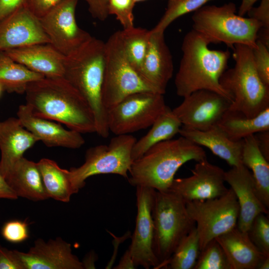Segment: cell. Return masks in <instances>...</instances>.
Segmentation results:
<instances>
[{
  "instance_id": "obj_39",
  "label": "cell",
  "mask_w": 269,
  "mask_h": 269,
  "mask_svg": "<svg viewBox=\"0 0 269 269\" xmlns=\"http://www.w3.org/2000/svg\"><path fill=\"white\" fill-rule=\"evenodd\" d=\"M0 269H25L19 251L0 245Z\"/></svg>"
},
{
  "instance_id": "obj_32",
  "label": "cell",
  "mask_w": 269,
  "mask_h": 269,
  "mask_svg": "<svg viewBox=\"0 0 269 269\" xmlns=\"http://www.w3.org/2000/svg\"><path fill=\"white\" fill-rule=\"evenodd\" d=\"M200 252L199 238L195 226L181 240L163 268L193 269Z\"/></svg>"
},
{
  "instance_id": "obj_10",
  "label": "cell",
  "mask_w": 269,
  "mask_h": 269,
  "mask_svg": "<svg viewBox=\"0 0 269 269\" xmlns=\"http://www.w3.org/2000/svg\"><path fill=\"white\" fill-rule=\"evenodd\" d=\"M186 206L195 223L200 251L211 241L237 226L239 207L231 188L220 197L187 202Z\"/></svg>"
},
{
  "instance_id": "obj_15",
  "label": "cell",
  "mask_w": 269,
  "mask_h": 269,
  "mask_svg": "<svg viewBox=\"0 0 269 269\" xmlns=\"http://www.w3.org/2000/svg\"><path fill=\"white\" fill-rule=\"evenodd\" d=\"M192 175L174 178L168 190L179 195L186 202L221 196L228 189L225 185V171L206 158L197 161Z\"/></svg>"
},
{
  "instance_id": "obj_2",
  "label": "cell",
  "mask_w": 269,
  "mask_h": 269,
  "mask_svg": "<svg viewBox=\"0 0 269 269\" xmlns=\"http://www.w3.org/2000/svg\"><path fill=\"white\" fill-rule=\"evenodd\" d=\"M209 42L193 29L184 36L182 56L174 83L177 95L185 97L200 90L216 92L231 103L232 98L222 88L219 80L228 67L229 50H212Z\"/></svg>"
},
{
  "instance_id": "obj_27",
  "label": "cell",
  "mask_w": 269,
  "mask_h": 269,
  "mask_svg": "<svg viewBox=\"0 0 269 269\" xmlns=\"http://www.w3.org/2000/svg\"><path fill=\"white\" fill-rule=\"evenodd\" d=\"M242 162L251 169L258 196L269 208V163L261 152L254 134L243 139Z\"/></svg>"
},
{
  "instance_id": "obj_19",
  "label": "cell",
  "mask_w": 269,
  "mask_h": 269,
  "mask_svg": "<svg viewBox=\"0 0 269 269\" xmlns=\"http://www.w3.org/2000/svg\"><path fill=\"white\" fill-rule=\"evenodd\" d=\"M17 118L22 125L48 147L71 149L81 147L85 140L80 133L62 127L59 124L35 116L27 105H20Z\"/></svg>"
},
{
  "instance_id": "obj_48",
  "label": "cell",
  "mask_w": 269,
  "mask_h": 269,
  "mask_svg": "<svg viewBox=\"0 0 269 269\" xmlns=\"http://www.w3.org/2000/svg\"><path fill=\"white\" fill-rule=\"evenodd\" d=\"M259 0H242L239 8L238 14L243 16L254 6L255 3Z\"/></svg>"
},
{
  "instance_id": "obj_40",
  "label": "cell",
  "mask_w": 269,
  "mask_h": 269,
  "mask_svg": "<svg viewBox=\"0 0 269 269\" xmlns=\"http://www.w3.org/2000/svg\"><path fill=\"white\" fill-rule=\"evenodd\" d=\"M64 0H26L25 6L38 18H41Z\"/></svg>"
},
{
  "instance_id": "obj_1",
  "label": "cell",
  "mask_w": 269,
  "mask_h": 269,
  "mask_svg": "<svg viewBox=\"0 0 269 269\" xmlns=\"http://www.w3.org/2000/svg\"><path fill=\"white\" fill-rule=\"evenodd\" d=\"M26 104L36 116L62 123L81 134L96 132L93 110L64 77H44L30 83Z\"/></svg>"
},
{
  "instance_id": "obj_6",
  "label": "cell",
  "mask_w": 269,
  "mask_h": 269,
  "mask_svg": "<svg viewBox=\"0 0 269 269\" xmlns=\"http://www.w3.org/2000/svg\"><path fill=\"white\" fill-rule=\"evenodd\" d=\"M236 11L232 2L221 6L205 5L193 12L192 29L210 44L224 43L231 48L241 44L254 48L261 24L254 18L237 14Z\"/></svg>"
},
{
  "instance_id": "obj_22",
  "label": "cell",
  "mask_w": 269,
  "mask_h": 269,
  "mask_svg": "<svg viewBox=\"0 0 269 269\" xmlns=\"http://www.w3.org/2000/svg\"><path fill=\"white\" fill-rule=\"evenodd\" d=\"M3 52L45 77L64 76L65 56L49 43L33 44Z\"/></svg>"
},
{
  "instance_id": "obj_16",
  "label": "cell",
  "mask_w": 269,
  "mask_h": 269,
  "mask_svg": "<svg viewBox=\"0 0 269 269\" xmlns=\"http://www.w3.org/2000/svg\"><path fill=\"white\" fill-rule=\"evenodd\" d=\"M49 43L39 18L25 6L0 21V52Z\"/></svg>"
},
{
  "instance_id": "obj_5",
  "label": "cell",
  "mask_w": 269,
  "mask_h": 269,
  "mask_svg": "<svg viewBox=\"0 0 269 269\" xmlns=\"http://www.w3.org/2000/svg\"><path fill=\"white\" fill-rule=\"evenodd\" d=\"M232 49L234 66L226 70L219 82L232 98L229 109L254 117L269 107V86L256 71L251 47L238 44Z\"/></svg>"
},
{
  "instance_id": "obj_18",
  "label": "cell",
  "mask_w": 269,
  "mask_h": 269,
  "mask_svg": "<svg viewBox=\"0 0 269 269\" xmlns=\"http://www.w3.org/2000/svg\"><path fill=\"white\" fill-rule=\"evenodd\" d=\"M225 180L234 192L238 202L237 227L247 232L254 218L262 213L269 215V209L258 196L252 173L243 164L225 171Z\"/></svg>"
},
{
  "instance_id": "obj_43",
  "label": "cell",
  "mask_w": 269,
  "mask_h": 269,
  "mask_svg": "<svg viewBox=\"0 0 269 269\" xmlns=\"http://www.w3.org/2000/svg\"><path fill=\"white\" fill-rule=\"evenodd\" d=\"M26 0H0V21L25 6Z\"/></svg>"
},
{
  "instance_id": "obj_28",
  "label": "cell",
  "mask_w": 269,
  "mask_h": 269,
  "mask_svg": "<svg viewBox=\"0 0 269 269\" xmlns=\"http://www.w3.org/2000/svg\"><path fill=\"white\" fill-rule=\"evenodd\" d=\"M148 133L134 145L132 157L134 161L148 149L161 141L171 139L179 133L182 124L169 107L157 117Z\"/></svg>"
},
{
  "instance_id": "obj_24",
  "label": "cell",
  "mask_w": 269,
  "mask_h": 269,
  "mask_svg": "<svg viewBox=\"0 0 269 269\" xmlns=\"http://www.w3.org/2000/svg\"><path fill=\"white\" fill-rule=\"evenodd\" d=\"M179 134L194 143L208 148L215 155L232 167L242 164L243 139L231 140L217 126L206 131H199L181 126Z\"/></svg>"
},
{
  "instance_id": "obj_13",
  "label": "cell",
  "mask_w": 269,
  "mask_h": 269,
  "mask_svg": "<svg viewBox=\"0 0 269 269\" xmlns=\"http://www.w3.org/2000/svg\"><path fill=\"white\" fill-rule=\"evenodd\" d=\"M231 104L216 92L200 90L184 97L182 102L172 111L182 127L206 131L216 126Z\"/></svg>"
},
{
  "instance_id": "obj_51",
  "label": "cell",
  "mask_w": 269,
  "mask_h": 269,
  "mask_svg": "<svg viewBox=\"0 0 269 269\" xmlns=\"http://www.w3.org/2000/svg\"><path fill=\"white\" fill-rule=\"evenodd\" d=\"M3 91V89L1 86V85L0 84V96L2 92Z\"/></svg>"
},
{
  "instance_id": "obj_31",
  "label": "cell",
  "mask_w": 269,
  "mask_h": 269,
  "mask_svg": "<svg viewBox=\"0 0 269 269\" xmlns=\"http://www.w3.org/2000/svg\"><path fill=\"white\" fill-rule=\"evenodd\" d=\"M121 31L126 57L131 66L139 74L147 50L150 30L134 26Z\"/></svg>"
},
{
  "instance_id": "obj_49",
  "label": "cell",
  "mask_w": 269,
  "mask_h": 269,
  "mask_svg": "<svg viewBox=\"0 0 269 269\" xmlns=\"http://www.w3.org/2000/svg\"><path fill=\"white\" fill-rule=\"evenodd\" d=\"M257 40L269 47V29L261 27L258 32Z\"/></svg>"
},
{
  "instance_id": "obj_23",
  "label": "cell",
  "mask_w": 269,
  "mask_h": 269,
  "mask_svg": "<svg viewBox=\"0 0 269 269\" xmlns=\"http://www.w3.org/2000/svg\"><path fill=\"white\" fill-rule=\"evenodd\" d=\"M216 240L225 252L232 269H258L264 255L250 240L248 232L236 226Z\"/></svg>"
},
{
  "instance_id": "obj_45",
  "label": "cell",
  "mask_w": 269,
  "mask_h": 269,
  "mask_svg": "<svg viewBox=\"0 0 269 269\" xmlns=\"http://www.w3.org/2000/svg\"><path fill=\"white\" fill-rule=\"evenodd\" d=\"M18 197L7 184L0 170V199H17Z\"/></svg>"
},
{
  "instance_id": "obj_52",
  "label": "cell",
  "mask_w": 269,
  "mask_h": 269,
  "mask_svg": "<svg viewBox=\"0 0 269 269\" xmlns=\"http://www.w3.org/2000/svg\"><path fill=\"white\" fill-rule=\"evenodd\" d=\"M135 3L140 1H143L146 0H133Z\"/></svg>"
},
{
  "instance_id": "obj_41",
  "label": "cell",
  "mask_w": 269,
  "mask_h": 269,
  "mask_svg": "<svg viewBox=\"0 0 269 269\" xmlns=\"http://www.w3.org/2000/svg\"><path fill=\"white\" fill-rule=\"evenodd\" d=\"M247 13L259 22L262 28L269 29V0H261L258 6H253Z\"/></svg>"
},
{
  "instance_id": "obj_35",
  "label": "cell",
  "mask_w": 269,
  "mask_h": 269,
  "mask_svg": "<svg viewBox=\"0 0 269 269\" xmlns=\"http://www.w3.org/2000/svg\"><path fill=\"white\" fill-rule=\"evenodd\" d=\"M248 236L264 255L269 256V219L268 215L262 213L253 220L248 231Z\"/></svg>"
},
{
  "instance_id": "obj_34",
  "label": "cell",
  "mask_w": 269,
  "mask_h": 269,
  "mask_svg": "<svg viewBox=\"0 0 269 269\" xmlns=\"http://www.w3.org/2000/svg\"><path fill=\"white\" fill-rule=\"evenodd\" d=\"M193 269H232L223 249L212 240L202 250Z\"/></svg>"
},
{
  "instance_id": "obj_3",
  "label": "cell",
  "mask_w": 269,
  "mask_h": 269,
  "mask_svg": "<svg viewBox=\"0 0 269 269\" xmlns=\"http://www.w3.org/2000/svg\"><path fill=\"white\" fill-rule=\"evenodd\" d=\"M206 158L201 146L183 136L164 140L133 161L128 179L135 187L167 191L182 165L190 160L197 162Z\"/></svg>"
},
{
  "instance_id": "obj_12",
  "label": "cell",
  "mask_w": 269,
  "mask_h": 269,
  "mask_svg": "<svg viewBox=\"0 0 269 269\" xmlns=\"http://www.w3.org/2000/svg\"><path fill=\"white\" fill-rule=\"evenodd\" d=\"M79 0H64L40 18L49 44L65 57L83 46L92 36L77 23L76 8Z\"/></svg>"
},
{
  "instance_id": "obj_9",
  "label": "cell",
  "mask_w": 269,
  "mask_h": 269,
  "mask_svg": "<svg viewBox=\"0 0 269 269\" xmlns=\"http://www.w3.org/2000/svg\"><path fill=\"white\" fill-rule=\"evenodd\" d=\"M136 138L129 134L116 135L108 145L91 147L85 154L84 163L69 170L71 181L79 191L89 177L103 174H115L128 178L134 161L132 151Z\"/></svg>"
},
{
  "instance_id": "obj_33",
  "label": "cell",
  "mask_w": 269,
  "mask_h": 269,
  "mask_svg": "<svg viewBox=\"0 0 269 269\" xmlns=\"http://www.w3.org/2000/svg\"><path fill=\"white\" fill-rule=\"evenodd\" d=\"M165 11L156 25L151 30L164 32L166 28L178 17L194 12L212 0H167Z\"/></svg>"
},
{
  "instance_id": "obj_11",
  "label": "cell",
  "mask_w": 269,
  "mask_h": 269,
  "mask_svg": "<svg viewBox=\"0 0 269 269\" xmlns=\"http://www.w3.org/2000/svg\"><path fill=\"white\" fill-rule=\"evenodd\" d=\"M166 107L163 94L150 91L132 94L107 110L109 130L121 135L146 129Z\"/></svg>"
},
{
  "instance_id": "obj_8",
  "label": "cell",
  "mask_w": 269,
  "mask_h": 269,
  "mask_svg": "<svg viewBox=\"0 0 269 269\" xmlns=\"http://www.w3.org/2000/svg\"><path fill=\"white\" fill-rule=\"evenodd\" d=\"M142 91L157 93L130 64L124 51L121 31H117L105 42L103 104L107 110L129 95Z\"/></svg>"
},
{
  "instance_id": "obj_37",
  "label": "cell",
  "mask_w": 269,
  "mask_h": 269,
  "mask_svg": "<svg viewBox=\"0 0 269 269\" xmlns=\"http://www.w3.org/2000/svg\"><path fill=\"white\" fill-rule=\"evenodd\" d=\"M254 63L256 71L263 82L269 86V47L259 40L252 48Z\"/></svg>"
},
{
  "instance_id": "obj_36",
  "label": "cell",
  "mask_w": 269,
  "mask_h": 269,
  "mask_svg": "<svg viewBox=\"0 0 269 269\" xmlns=\"http://www.w3.org/2000/svg\"><path fill=\"white\" fill-rule=\"evenodd\" d=\"M135 3L133 0H109V15H115L122 25L123 29L132 28L134 26L133 10Z\"/></svg>"
},
{
  "instance_id": "obj_25",
  "label": "cell",
  "mask_w": 269,
  "mask_h": 269,
  "mask_svg": "<svg viewBox=\"0 0 269 269\" xmlns=\"http://www.w3.org/2000/svg\"><path fill=\"white\" fill-rule=\"evenodd\" d=\"M5 179L18 197L34 201L49 198L37 163L24 156L15 163Z\"/></svg>"
},
{
  "instance_id": "obj_30",
  "label": "cell",
  "mask_w": 269,
  "mask_h": 269,
  "mask_svg": "<svg viewBox=\"0 0 269 269\" xmlns=\"http://www.w3.org/2000/svg\"><path fill=\"white\" fill-rule=\"evenodd\" d=\"M45 77L0 52V84L8 93L24 94L31 82Z\"/></svg>"
},
{
  "instance_id": "obj_20",
  "label": "cell",
  "mask_w": 269,
  "mask_h": 269,
  "mask_svg": "<svg viewBox=\"0 0 269 269\" xmlns=\"http://www.w3.org/2000/svg\"><path fill=\"white\" fill-rule=\"evenodd\" d=\"M147 50L139 74L157 93H165L173 73L172 54L165 40L164 32L150 30Z\"/></svg>"
},
{
  "instance_id": "obj_47",
  "label": "cell",
  "mask_w": 269,
  "mask_h": 269,
  "mask_svg": "<svg viewBox=\"0 0 269 269\" xmlns=\"http://www.w3.org/2000/svg\"><path fill=\"white\" fill-rule=\"evenodd\" d=\"M98 257L93 251L89 252L82 262L84 269H95V264Z\"/></svg>"
},
{
  "instance_id": "obj_26",
  "label": "cell",
  "mask_w": 269,
  "mask_h": 269,
  "mask_svg": "<svg viewBox=\"0 0 269 269\" xmlns=\"http://www.w3.org/2000/svg\"><path fill=\"white\" fill-rule=\"evenodd\" d=\"M216 126L231 140H242L250 135L269 130V107L252 118L229 109Z\"/></svg>"
},
{
  "instance_id": "obj_50",
  "label": "cell",
  "mask_w": 269,
  "mask_h": 269,
  "mask_svg": "<svg viewBox=\"0 0 269 269\" xmlns=\"http://www.w3.org/2000/svg\"><path fill=\"white\" fill-rule=\"evenodd\" d=\"M269 269V256L266 257L261 262L258 269Z\"/></svg>"
},
{
  "instance_id": "obj_42",
  "label": "cell",
  "mask_w": 269,
  "mask_h": 269,
  "mask_svg": "<svg viewBox=\"0 0 269 269\" xmlns=\"http://www.w3.org/2000/svg\"><path fill=\"white\" fill-rule=\"evenodd\" d=\"M87 4L88 10L92 17L100 21L105 20L109 16V0H83Z\"/></svg>"
},
{
  "instance_id": "obj_44",
  "label": "cell",
  "mask_w": 269,
  "mask_h": 269,
  "mask_svg": "<svg viewBox=\"0 0 269 269\" xmlns=\"http://www.w3.org/2000/svg\"><path fill=\"white\" fill-rule=\"evenodd\" d=\"M258 147L268 161H269V130L254 134Z\"/></svg>"
},
{
  "instance_id": "obj_38",
  "label": "cell",
  "mask_w": 269,
  "mask_h": 269,
  "mask_svg": "<svg viewBox=\"0 0 269 269\" xmlns=\"http://www.w3.org/2000/svg\"><path fill=\"white\" fill-rule=\"evenodd\" d=\"M1 234L7 241L17 244L24 242L29 237L28 224L26 222L12 220L3 225Z\"/></svg>"
},
{
  "instance_id": "obj_4",
  "label": "cell",
  "mask_w": 269,
  "mask_h": 269,
  "mask_svg": "<svg viewBox=\"0 0 269 269\" xmlns=\"http://www.w3.org/2000/svg\"><path fill=\"white\" fill-rule=\"evenodd\" d=\"M105 59V42L92 37L76 52L65 57L63 77L85 98L94 115L96 133L109 136L107 110L101 98Z\"/></svg>"
},
{
  "instance_id": "obj_21",
  "label": "cell",
  "mask_w": 269,
  "mask_h": 269,
  "mask_svg": "<svg viewBox=\"0 0 269 269\" xmlns=\"http://www.w3.org/2000/svg\"><path fill=\"white\" fill-rule=\"evenodd\" d=\"M37 141L17 118L0 122V170L4 178L24 152Z\"/></svg>"
},
{
  "instance_id": "obj_29",
  "label": "cell",
  "mask_w": 269,
  "mask_h": 269,
  "mask_svg": "<svg viewBox=\"0 0 269 269\" xmlns=\"http://www.w3.org/2000/svg\"><path fill=\"white\" fill-rule=\"evenodd\" d=\"M37 164L49 198L67 203L73 194L78 192L71 181L69 170L48 158H42Z\"/></svg>"
},
{
  "instance_id": "obj_17",
  "label": "cell",
  "mask_w": 269,
  "mask_h": 269,
  "mask_svg": "<svg viewBox=\"0 0 269 269\" xmlns=\"http://www.w3.org/2000/svg\"><path fill=\"white\" fill-rule=\"evenodd\" d=\"M25 269H84L71 245L60 237L37 239L26 253L19 251Z\"/></svg>"
},
{
  "instance_id": "obj_7",
  "label": "cell",
  "mask_w": 269,
  "mask_h": 269,
  "mask_svg": "<svg viewBox=\"0 0 269 269\" xmlns=\"http://www.w3.org/2000/svg\"><path fill=\"white\" fill-rule=\"evenodd\" d=\"M153 250L159 266L163 268L181 240L195 226L190 217L186 202L168 190H155L152 208Z\"/></svg>"
},
{
  "instance_id": "obj_14",
  "label": "cell",
  "mask_w": 269,
  "mask_h": 269,
  "mask_svg": "<svg viewBox=\"0 0 269 269\" xmlns=\"http://www.w3.org/2000/svg\"><path fill=\"white\" fill-rule=\"evenodd\" d=\"M136 189L135 226L129 250L136 267L157 269L159 263L153 250L152 208L155 190L144 186H136Z\"/></svg>"
},
{
  "instance_id": "obj_46",
  "label": "cell",
  "mask_w": 269,
  "mask_h": 269,
  "mask_svg": "<svg viewBox=\"0 0 269 269\" xmlns=\"http://www.w3.org/2000/svg\"><path fill=\"white\" fill-rule=\"evenodd\" d=\"M136 267L128 249L121 258L119 264L114 269H136Z\"/></svg>"
}]
</instances>
